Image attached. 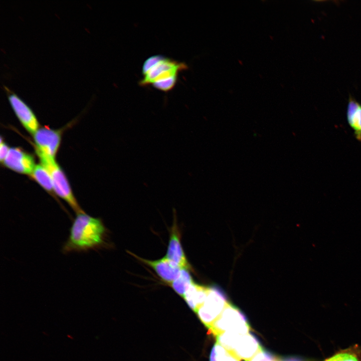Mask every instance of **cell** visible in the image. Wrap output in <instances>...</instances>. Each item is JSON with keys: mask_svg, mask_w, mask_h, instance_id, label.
<instances>
[{"mask_svg": "<svg viewBox=\"0 0 361 361\" xmlns=\"http://www.w3.org/2000/svg\"><path fill=\"white\" fill-rule=\"evenodd\" d=\"M106 233V229L100 218L85 212L78 214L73 221L62 251L66 254L97 250L105 245Z\"/></svg>", "mask_w": 361, "mask_h": 361, "instance_id": "6da1fadb", "label": "cell"}, {"mask_svg": "<svg viewBox=\"0 0 361 361\" xmlns=\"http://www.w3.org/2000/svg\"><path fill=\"white\" fill-rule=\"evenodd\" d=\"M250 328L245 314L229 302L220 315L209 328V332L215 337L225 331L245 334L249 332Z\"/></svg>", "mask_w": 361, "mask_h": 361, "instance_id": "7a4b0ae2", "label": "cell"}, {"mask_svg": "<svg viewBox=\"0 0 361 361\" xmlns=\"http://www.w3.org/2000/svg\"><path fill=\"white\" fill-rule=\"evenodd\" d=\"M37 154L41 163L47 168L51 175L54 192L64 200L76 214L84 213L73 194L66 175L55 159L49 158L39 153Z\"/></svg>", "mask_w": 361, "mask_h": 361, "instance_id": "3957f363", "label": "cell"}, {"mask_svg": "<svg viewBox=\"0 0 361 361\" xmlns=\"http://www.w3.org/2000/svg\"><path fill=\"white\" fill-rule=\"evenodd\" d=\"M229 302L225 292L215 285L209 287L207 298L197 312L202 322L208 329L220 315Z\"/></svg>", "mask_w": 361, "mask_h": 361, "instance_id": "277c9868", "label": "cell"}, {"mask_svg": "<svg viewBox=\"0 0 361 361\" xmlns=\"http://www.w3.org/2000/svg\"><path fill=\"white\" fill-rule=\"evenodd\" d=\"M226 349L239 359H250L261 348L259 341L252 333H230L226 338Z\"/></svg>", "mask_w": 361, "mask_h": 361, "instance_id": "5b68a950", "label": "cell"}, {"mask_svg": "<svg viewBox=\"0 0 361 361\" xmlns=\"http://www.w3.org/2000/svg\"><path fill=\"white\" fill-rule=\"evenodd\" d=\"M10 105L24 128L34 134L39 129V123L32 109L17 94L3 85Z\"/></svg>", "mask_w": 361, "mask_h": 361, "instance_id": "8992f818", "label": "cell"}, {"mask_svg": "<svg viewBox=\"0 0 361 361\" xmlns=\"http://www.w3.org/2000/svg\"><path fill=\"white\" fill-rule=\"evenodd\" d=\"M61 130L49 127L39 128L33 134L37 153L55 159L61 140Z\"/></svg>", "mask_w": 361, "mask_h": 361, "instance_id": "52a82bcc", "label": "cell"}, {"mask_svg": "<svg viewBox=\"0 0 361 361\" xmlns=\"http://www.w3.org/2000/svg\"><path fill=\"white\" fill-rule=\"evenodd\" d=\"M186 64L179 63L169 58H162L153 66L146 74L143 75L140 81L141 85L152 84L154 82L177 76L178 73L187 68Z\"/></svg>", "mask_w": 361, "mask_h": 361, "instance_id": "ba28073f", "label": "cell"}, {"mask_svg": "<svg viewBox=\"0 0 361 361\" xmlns=\"http://www.w3.org/2000/svg\"><path fill=\"white\" fill-rule=\"evenodd\" d=\"M3 163L16 172L30 175L36 165L33 155L18 147L10 148Z\"/></svg>", "mask_w": 361, "mask_h": 361, "instance_id": "9c48e42d", "label": "cell"}, {"mask_svg": "<svg viewBox=\"0 0 361 361\" xmlns=\"http://www.w3.org/2000/svg\"><path fill=\"white\" fill-rule=\"evenodd\" d=\"M137 258L147 265L155 272L159 277L167 284H171L179 275L182 269L165 256L158 260L151 261Z\"/></svg>", "mask_w": 361, "mask_h": 361, "instance_id": "30bf717a", "label": "cell"}, {"mask_svg": "<svg viewBox=\"0 0 361 361\" xmlns=\"http://www.w3.org/2000/svg\"><path fill=\"white\" fill-rule=\"evenodd\" d=\"M165 257L182 269H190V265L181 244L179 233L174 223L171 229Z\"/></svg>", "mask_w": 361, "mask_h": 361, "instance_id": "8fae6325", "label": "cell"}, {"mask_svg": "<svg viewBox=\"0 0 361 361\" xmlns=\"http://www.w3.org/2000/svg\"><path fill=\"white\" fill-rule=\"evenodd\" d=\"M346 117L356 139L361 142V104L350 95L347 104Z\"/></svg>", "mask_w": 361, "mask_h": 361, "instance_id": "7c38bea8", "label": "cell"}, {"mask_svg": "<svg viewBox=\"0 0 361 361\" xmlns=\"http://www.w3.org/2000/svg\"><path fill=\"white\" fill-rule=\"evenodd\" d=\"M209 289V287L201 285L194 282L185 293L184 299L195 312L204 303Z\"/></svg>", "mask_w": 361, "mask_h": 361, "instance_id": "4fadbf2b", "label": "cell"}, {"mask_svg": "<svg viewBox=\"0 0 361 361\" xmlns=\"http://www.w3.org/2000/svg\"><path fill=\"white\" fill-rule=\"evenodd\" d=\"M30 175L47 192L53 195L54 191L52 178L44 166L41 163L36 165Z\"/></svg>", "mask_w": 361, "mask_h": 361, "instance_id": "5bb4252c", "label": "cell"}, {"mask_svg": "<svg viewBox=\"0 0 361 361\" xmlns=\"http://www.w3.org/2000/svg\"><path fill=\"white\" fill-rule=\"evenodd\" d=\"M194 282L189 270L182 269L178 276L169 285L177 294L184 297Z\"/></svg>", "mask_w": 361, "mask_h": 361, "instance_id": "9a60e30c", "label": "cell"}, {"mask_svg": "<svg viewBox=\"0 0 361 361\" xmlns=\"http://www.w3.org/2000/svg\"><path fill=\"white\" fill-rule=\"evenodd\" d=\"M323 361H361V348L354 345L340 350Z\"/></svg>", "mask_w": 361, "mask_h": 361, "instance_id": "2e32d148", "label": "cell"}, {"mask_svg": "<svg viewBox=\"0 0 361 361\" xmlns=\"http://www.w3.org/2000/svg\"><path fill=\"white\" fill-rule=\"evenodd\" d=\"M210 358L213 361H240V359L217 342L211 350Z\"/></svg>", "mask_w": 361, "mask_h": 361, "instance_id": "e0dca14e", "label": "cell"}, {"mask_svg": "<svg viewBox=\"0 0 361 361\" xmlns=\"http://www.w3.org/2000/svg\"><path fill=\"white\" fill-rule=\"evenodd\" d=\"M278 356L262 347L253 357L247 361H278Z\"/></svg>", "mask_w": 361, "mask_h": 361, "instance_id": "ac0fdd59", "label": "cell"}, {"mask_svg": "<svg viewBox=\"0 0 361 361\" xmlns=\"http://www.w3.org/2000/svg\"><path fill=\"white\" fill-rule=\"evenodd\" d=\"M177 77H172L166 79L157 81L152 84L155 88L166 92L171 90L174 86L177 81Z\"/></svg>", "mask_w": 361, "mask_h": 361, "instance_id": "d6986e66", "label": "cell"}, {"mask_svg": "<svg viewBox=\"0 0 361 361\" xmlns=\"http://www.w3.org/2000/svg\"><path fill=\"white\" fill-rule=\"evenodd\" d=\"M163 56L155 55L149 57L144 62L142 68L143 75L146 74L153 66L158 63Z\"/></svg>", "mask_w": 361, "mask_h": 361, "instance_id": "ffe728a7", "label": "cell"}, {"mask_svg": "<svg viewBox=\"0 0 361 361\" xmlns=\"http://www.w3.org/2000/svg\"><path fill=\"white\" fill-rule=\"evenodd\" d=\"M8 145L3 140L1 137V144H0V160L2 162H3L7 156L9 151L10 150Z\"/></svg>", "mask_w": 361, "mask_h": 361, "instance_id": "44dd1931", "label": "cell"}, {"mask_svg": "<svg viewBox=\"0 0 361 361\" xmlns=\"http://www.w3.org/2000/svg\"><path fill=\"white\" fill-rule=\"evenodd\" d=\"M278 361H315L298 356L279 357Z\"/></svg>", "mask_w": 361, "mask_h": 361, "instance_id": "7402d4cb", "label": "cell"}]
</instances>
